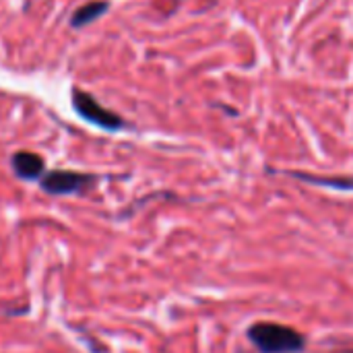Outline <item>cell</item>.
<instances>
[{
  "instance_id": "6da1fadb",
  "label": "cell",
  "mask_w": 353,
  "mask_h": 353,
  "mask_svg": "<svg viewBox=\"0 0 353 353\" xmlns=\"http://www.w3.org/2000/svg\"><path fill=\"white\" fill-rule=\"evenodd\" d=\"M246 335L261 353H298L306 345L302 333L279 323H254Z\"/></svg>"
},
{
  "instance_id": "7a4b0ae2",
  "label": "cell",
  "mask_w": 353,
  "mask_h": 353,
  "mask_svg": "<svg viewBox=\"0 0 353 353\" xmlns=\"http://www.w3.org/2000/svg\"><path fill=\"white\" fill-rule=\"evenodd\" d=\"M95 184V176L72 172V170H52L46 172L39 180V186L43 192L54 196H66V194H79Z\"/></svg>"
},
{
  "instance_id": "3957f363",
  "label": "cell",
  "mask_w": 353,
  "mask_h": 353,
  "mask_svg": "<svg viewBox=\"0 0 353 353\" xmlns=\"http://www.w3.org/2000/svg\"><path fill=\"white\" fill-rule=\"evenodd\" d=\"M72 108H74V112H77L83 120H87V122H91V124L103 128V130H118V128L124 126V122H122L114 112H110V110H105L103 105H99V103H97L89 93H85V91H74V93H72Z\"/></svg>"
},
{
  "instance_id": "277c9868",
  "label": "cell",
  "mask_w": 353,
  "mask_h": 353,
  "mask_svg": "<svg viewBox=\"0 0 353 353\" xmlns=\"http://www.w3.org/2000/svg\"><path fill=\"white\" fill-rule=\"evenodd\" d=\"M10 165L21 180H41V176L46 174L43 159L31 151H17L10 159Z\"/></svg>"
},
{
  "instance_id": "5b68a950",
  "label": "cell",
  "mask_w": 353,
  "mask_h": 353,
  "mask_svg": "<svg viewBox=\"0 0 353 353\" xmlns=\"http://www.w3.org/2000/svg\"><path fill=\"white\" fill-rule=\"evenodd\" d=\"M108 10V2H101V0H93V2H87L85 6H81L74 14H72V27H81V25H87L91 21H95L97 17H101L103 12Z\"/></svg>"
},
{
  "instance_id": "8992f818",
  "label": "cell",
  "mask_w": 353,
  "mask_h": 353,
  "mask_svg": "<svg viewBox=\"0 0 353 353\" xmlns=\"http://www.w3.org/2000/svg\"><path fill=\"white\" fill-rule=\"evenodd\" d=\"M296 178L312 182V184H323V186H331V188H339V190H353V178H314L308 174H296Z\"/></svg>"
}]
</instances>
